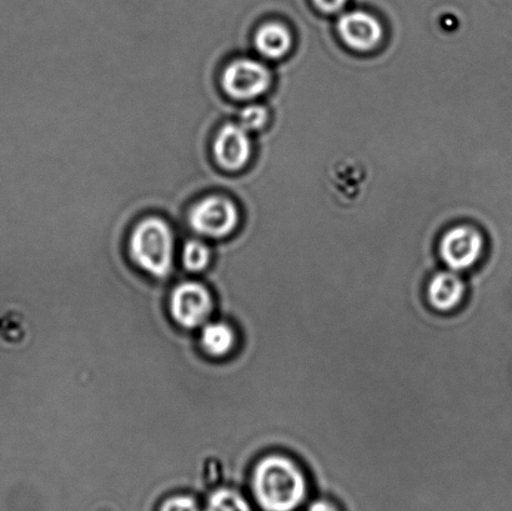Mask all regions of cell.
Wrapping results in <instances>:
<instances>
[{"instance_id":"12","label":"cell","mask_w":512,"mask_h":511,"mask_svg":"<svg viewBox=\"0 0 512 511\" xmlns=\"http://www.w3.org/2000/svg\"><path fill=\"white\" fill-rule=\"evenodd\" d=\"M205 511H252L247 500L235 490L220 489L212 494Z\"/></svg>"},{"instance_id":"2","label":"cell","mask_w":512,"mask_h":511,"mask_svg":"<svg viewBox=\"0 0 512 511\" xmlns=\"http://www.w3.org/2000/svg\"><path fill=\"white\" fill-rule=\"evenodd\" d=\"M130 255L144 272L164 278L173 267L172 228L160 218H147L134 228L129 242Z\"/></svg>"},{"instance_id":"1","label":"cell","mask_w":512,"mask_h":511,"mask_svg":"<svg viewBox=\"0 0 512 511\" xmlns=\"http://www.w3.org/2000/svg\"><path fill=\"white\" fill-rule=\"evenodd\" d=\"M256 500L266 511H293L306 494L304 474L293 460L270 455L260 460L253 475Z\"/></svg>"},{"instance_id":"9","label":"cell","mask_w":512,"mask_h":511,"mask_svg":"<svg viewBox=\"0 0 512 511\" xmlns=\"http://www.w3.org/2000/svg\"><path fill=\"white\" fill-rule=\"evenodd\" d=\"M465 290L464 280L458 274L441 272L430 280L426 297L436 312L449 313L463 302Z\"/></svg>"},{"instance_id":"16","label":"cell","mask_w":512,"mask_h":511,"mask_svg":"<svg viewBox=\"0 0 512 511\" xmlns=\"http://www.w3.org/2000/svg\"><path fill=\"white\" fill-rule=\"evenodd\" d=\"M316 7L324 13H338L345 7L348 0H313Z\"/></svg>"},{"instance_id":"5","label":"cell","mask_w":512,"mask_h":511,"mask_svg":"<svg viewBox=\"0 0 512 511\" xmlns=\"http://www.w3.org/2000/svg\"><path fill=\"white\" fill-rule=\"evenodd\" d=\"M213 299L204 285L187 282L178 285L170 297V314L183 328L194 329L207 322Z\"/></svg>"},{"instance_id":"10","label":"cell","mask_w":512,"mask_h":511,"mask_svg":"<svg viewBox=\"0 0 512 511\" xmlns=\"http://www.w3.org/2000/svg\"><path fill=\"white\" fill-rule=\"evenodd\" d=\"M293 38L280 23H266L255 34V47L263 57L280 59L289 53Z\"/></svg>"},{"instance_id":"4","label":"cell","mask_w":512,"mask_h":511,"mask_svg":"<svg viewBox=\"0 0 512 511\" xmlns=\"http://www.w3.org/2000/svg\"><path fill=\"white\" fill-rule=\"evenodd\" d=\"M271 84L270 70L254 59H237L225 68L222 87L230 98L253 100L263 95Z\"/></svg>"},{"instance_id":"17","label":"cell","mask_w":512,"mask_h":511,"mask_svg":"<svg viewBox=\"0 0 512 511\" xmlns=\"http://www.w3.org/2000/svg\"><path fill=\"white\" fill-rule=\"evenodd\" d=\"M309 511H336L333 505L325 500H318L313 505H310Z\"/></svg>"},{"instance_id":"7","label":"cell","mask_w":512,"mask_h":511,"mask_svg":"<svg viewBox=\"0 0 512 511\" xmlns=\"http://www.w3.org/2000/svg\"><path fill=\"white\" fill-rule=\"evenodd\" d=\"M213 153L220 168L227 172H239L252 157V140L248 130L240 124L224 125L215 138Z\"/></svg>"},{"instance_id":"8","label":"cell","mask_w":512,"mask_h":511,"mask_svg":"<svg viewBox=\"0 0 512 511\" xmlns=\"http://www.w3.org/2000/svg\"><path fill=\"white\" fill-rule=\"evenodd\" d=\"M338 30L343 42L356 52H370L383 39V27L379 20L361 10L343 15L339 20Z\"/></svg>"},{"instance_id":"15","label":"cell","mask_w":512,"mask_h":511,"mask_svg":"<svg viewBox=\"0 0 512 511\" xmlns=\"http://www.w3.org/2000/svg\"><path fill=\"white\" fill-rule=\"evenodd\" d=\"M160 511H200L197 502L190 497H174L168 499Z\"/></svg>"},{"instance_id":"13","label":"cell","mask_w":512,"mask_h":511,"mask_svg":"<svg viewBox=\"0 0 512 511\" xmlns=\"http://www.w3.org/2000/svg\"><path fill=\"white\" fill-rule=\"evenodd\" d=\"M212 258L210 249L199 240H190L184 245L183 249V264L189 272L199 273L208 268Z\"/></svg>"},{"instance_id":"14","label":"cell","mask_w":512,"mask_h":511,"mask_svg":"<svg viewBox=\"0 0 512 511\" xmlns=\"http://www.w3.org/2000/svg\"><path fill=\"white\" fill-rule=\"evenodd\" d=\"M268 122V110L263 105L252 104L243 109L240 113L239 124L248 132H255L264 127Z\"/></svg>"},{"instance_id":"3","label":"cell","mask_w":512,"mask_h":511,"mask_svg":"<svg viewBox=\"0 0 512 511\" xmlns=\"http://www.w3.org/2000/svg\"><path fill=\"white\" fill-rule=\"evenodd\" d=\"M239 222L237 205L217 195L200 200L189 214V224L194 232L214 239L228 237L237 229Z\"/></svg>"},{"instance_id":"6","label":"cell","mask_w":512,"mask_h":511,"mask_svg":"<svg viewBox=\"0 0 512 511\" xmlns=\"http://www.w3.org/2000/svg\"><path fill=\"white\" fill-rule=\"evenodd\" d=\"M484 239L478 230L456 227L445 233L440 242V257L453 272L474 267L483 254Z\"/></svg>"},{"instance_id":"11","label":"cell","mask_w":512,"mask_h":511,"mask_svg":"<svg viewBox=\"0 0 512 511\" xmlns=\"http://www.w3.org/2000/svg\"><path fill=\"white\" fill-rule=\"evenodd\" d=\"M202 345L212 357H225L235 345V333L228 324L212 323L205 325L202 332Z\"/></svg>"}]
</instances>
